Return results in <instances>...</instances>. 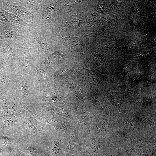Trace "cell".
Here are the masks:
<instances>
[{"mask_svg":"<svg viewBox=\"0 0 156 156\" xmlns=\"http://www.w3.org/2000/svg\"><path fill=\"white\" fill-rule=\"evenodd\" d=\"M86 42L85 35L70 38L68 40V43L72 49L82 52H83Z\"/></svg>","mask_w":156,"mask_h":156,"instance_id":"6da1fadb","label":"cell"},{"mask_svg":"<svg viewBox=\"0 0 156 156\" xmlns=\"http://www.w3.org/2000/svg\"><path fill=\"white\" fill-rule=\"evenodd\" d=\"M69 139L68 144L64 151L63 156H70L74 151L76 139L73 135L70 136Z\"/></svg>","mask_w":156,"mask_h":156,"instance_id":"7a4b0ae2","label":"cell"},{"mask_svg":"<svg viewBox=\"0 0 156 156\" xmlns=\"http://www.w3.org/2000/svg\"><path fill=\"white\" fill-rule=\"evenodd\" d=\"M60 141L59 140L54 141L50 145L49 149L53 156L56 155L60 150Z\"/></svg>","mask_w":156,"mask_h":156,"instance_id":"3957f363","label":"cell"},{"mask_svg":"<svg viewBox=\"0 0 156 156\" xmlns=\"http://www.w3.org/2000/svg\"><path fill=\"white\" fill-rule=\"evenodd\" d=\"M98 146L97 145H94L92 142H88L85 148V154H86V156H89L92 154Z\"/></svg>","mask_w":156,"mask_h":156,"instance_id":"277c9868","label":"cell"},{"mask_svg":"<svg viewBox=\"0 0 156 156\" xmlns=\"http://www.w3.org/2000/svg\"><path fill=\"white\" fill-rule=\"evenodd\" d=\"M15 120V117L11 115H5L3 118L2 121L3 124L6 126L12 125Z\"/></svg>","mask_w":156,"mask_h":156,"instance_id":"5b68a950","label":"cell"},{"mask_svg":"<svg viewBox=\"0 0 156 156\" xmlns=\"http://www.w3.org/2000/svg\"><path fill=\"white\" fill-rule=\"evenodd\" d=\"M18 90L19 93L23 95H27L29 89L26 84L23 82L20 83L18 86Z\"/></svg>","mask_w":156,"mask_h":156,"instance_id":"8992f818","label":"cell"},{"mask_svg":"<svg viewBox=\"0 0 156 156\" xmlns=\"http://www.w3.org/2000/svg\"><path fill=\"white\" fill-rule=\"evenodd\" d=\"M25 123L26 128L29 130L33 131L36 128V125L31 119L26 118L25 120Z\"/></svg>","mask_w":156,"mask_h":156,"instance_id":"52a82bcc","label":"cell"},{"mask_svg":"<svg viewBox=\"0 0 156 156\" xmlns=\"http://www.w3.org/2000/svg\"><path fill=\"white\" fill-rule=\"evenodd\" d=\"M8 104L5 103L2 105L1 107V110L3 114L7 115L9 114L12 111V109L11 106Z\"/></svg>","mask_w":156,"mask_h":156,"instance_id":"ba28073f","label":"cell"}]
</instances>
